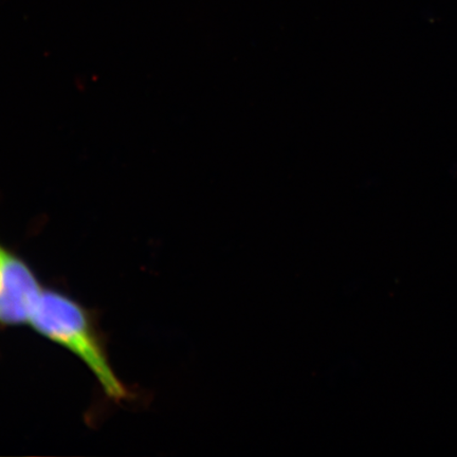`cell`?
<instances>
[{"instance_id": "6da1fadb", "label": "cell", "mask_w": 457, "mask_h": 457, "mask_svg": "<svg viewBox=\"0 0 457 457\" xmlns=\"http://www.w3.org/2000/svg\"><path fill=\"white\" fill-rule=\"evenodd\" d=\"M37 334L77 357L113 403L130 397L112 367L106 339L95 313L64 291L46 287L28 323Z\"/></svg>"}, {"instance_id": "7a4b0ae2", "label": "cell", "mask_w": 457, "mask_h": 457, "mask_svg": "<svg viewBox=\"0 0 457 457\" xmlns=\"http://www.w3.org/2000/svg\"><path fill=\"white\" fill-rule=\"evenodd\" d=\"M44 288L24 257L0 242V331L28 325Z\"/></svg>"}]
</instances>
